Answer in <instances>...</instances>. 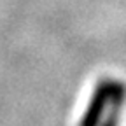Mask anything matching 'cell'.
<instances>
[{"instance_id":"obj_1","label":"cell","mask_w":126,"mask_h":126,"mask_svg":"<svg viewBox=\"0 0 126 126\" xmlns=\"http://www.w3.org/2000/svg\"><path fill=\"white\" fill-rule=\"evenodd\" d=\"M126 114V82L105 75L94 82L77 126H121Z\"/></svg>"}]
</instances>
